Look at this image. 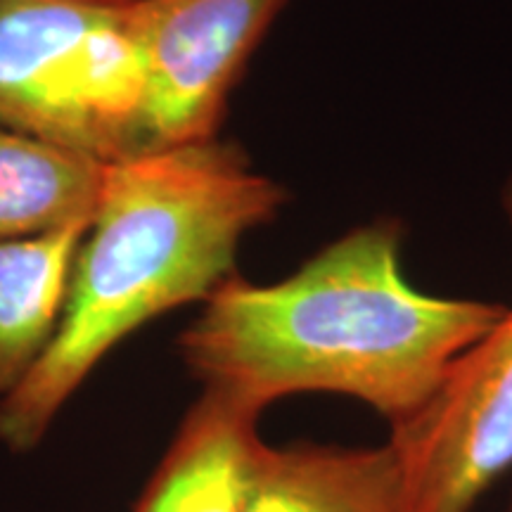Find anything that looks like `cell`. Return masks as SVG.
<instances>
[{
    "instance_id": "1",
    "label": "cell",
    "mask_w": 512,
    "mask_h": 512,
    "mask_svg": "<svg viewBox=\"0 0 512 512\" xmlns=\"http://www.w3.org/2000/svg\"><path fill=\"white\" fill-rule=\"evenodd\" d=\"M401 247V221L377 219L280 283L235 275L178 337L183 363L202 387L261 413L294 394H337L366 403L394 430L508 311L415 290Z\"/></svg>"
},
{
    "instance_id": "4",
    "label": "cell",
    "mask_w": 512,
    "mask_h": 512,
    "mask_svg": "<svg viewBox=\"0 0 512 512\" xmlns=\"http://www.w3.org/2000/svg\"><path fill=\"white\" fill-rule=\"evenodd\" d=\"M290 0H128L140 93L136 155L219 138L230 93Z\"/></svg>"
},
{
    "instance_id": "7",
    "label": "cell",
    "mask_w": 512,
    "mask_h": 512,
    "mask_svg": "<svg viewBox=\"0 0 512 512\" xmlns=\"http://www.w3.org/2000/svg\"><path fill=\"white\" fill-rule=\"evenodd\" d=\"M240 512H401L392 446H268Z\"/></svg>"
},
{
    "instance_id": "8",
    "label": "cell",
    "mask_w": 512,
    "mask_h": 512,
    "mask_svg": "<svg viewBox=\"0 0 512 512\" xmlns=\"http://www.w3.org/2000/svg\"><path fill=\"white\" fill-rule=\"evenodd\" d=\"M110 162L0 128V242L91 228Z\"/></svg>"
},
{
    "instance_id": "3",
    "label": "cell",
    "mask_w": 512,
    "mask_h": 512,
    "mask_svg": "<svg viewBox=\"0 0 512 512\" xmlns=\"http://www.w3.org/2000/svg\"><path fill=\"white\" fill-rule=\"evenodd\" d=\"M128 0H0V128L88 152L136 155L143 79Z\"/></svg>"
},
{
    "instance_id": "10",
    "label": "cell",
    "mask_w": 512,
    "mask_h": 512,
    "mask_svg": "<svg viewBox=\"0 0 512 512\" xmlns=\"http://www.w3.org/2000/svg\"><path fill=\"white\" fill-rule=\"evenodd\" d=\"M503 512H512V498H510V503L505 505V510H503Z\"/></svg>"
},
{
    "instance_id": "5",
    "label": "cell",
    "mask_w": 512,
    "mask_h": 512,
    "mask_svg": "<svg viewBox=\"0 0 512 512\" xmlns=\"http://www.w3.org/2000/svg\"><path fill=\"white\" fill-rule=\"evenodd\" d=\"M505 207L512 219V183ZM389 432L401 512H472L512 467V311L458 358L418 415Z\"/></svg>"
},
{
    "instance_id": "6",
    "label": "cell",
    "mask_w": 512,
    "mask_h": 512,
    "mask_svg": "<svg viewBox=\"0 0 512 512\" xmlns=\"http://www.w3.org/2000/svg\"><path fill=\"white\" fill-rule=\"evenodd\" d=\"M259 418L249 403L202 387L133 512H240L268 448Z\"/></svg>"
},
{
    "instance_id": "9",
    "label": "cell",
    "mask_w": 512,
    "mask_h": 512,
    "mask_svg": "<svg viewBox=\"0 0 512 512\" xmlns=\"http://www.w3.org/2000/svg\"><path fill=\"white\" fill-rule=\"evenodd\" d=\"M86 233L79 226L0 242V399L27 380L53 342Z\"/></svg>"
},
{
    "instance_id": "2",
    "label": "cell",
    "mask_w": 512,
    "mask_h": 512,
    "mask_svg": "<svg viewBox=\"0 0 512 512\" xmlns=\"http://www.w3.org/2000/svg\"><path fill=\"white\" fill-rule=\"evenodd\" d=\"M285 202L283 185L219 138L110 162L53 342L0 399V441L12 453L34 451L112 349L235 278L240 242Z\"/></svg>"
}]
</instances>
